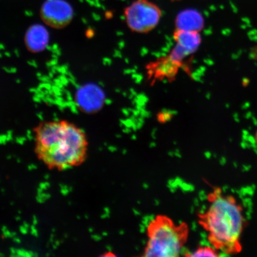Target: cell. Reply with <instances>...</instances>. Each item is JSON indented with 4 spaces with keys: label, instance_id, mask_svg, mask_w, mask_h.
Returning <instances> with one entry per match:
<instances>
[{
    "label": "cell",
    "instance_id": "2",
    "mask_svg": "<svg viewBox=\"0 0 257 257\" xmlns=\"http://www.w3.org/2000/svg\"><path fill=\"white\" fill-rule=\"evenodd\" d=\"M208 206L198 215L210 245L220 253L236 255L242 250L241 239L246 221L242 205L232 195L215 188L207 196Z\"/></svg>",
    "mask_w": 257,
    "mask_h": 257
},
{
    "label": "cell",
    "instance_id": "4",
    "mask_svg": "<svg viewBox=\"0 0 257 257\" xmlns=\"http://www.w3.org/2000/svg\"><path fill=\"white\" fill-rule=\"evenodd\" d=\"M127 27L135 33L147 34L155 29L162 18V10L150 0H136L124 9Z\"/></svg>",
    "mask_w": 257,
    "mask_h": 257
},
{
    "label": "cell",
    "instance_id": "5",
    "mask_svg": "<svg viewBox=\"0 0 257 257\" xmlns=\"http://www.w3.org/2000/svg\"><path fill=\"white\" fill-rule=\"evenodd\" d=\"M41 15L47 25L61 28L72 21L73 11L66 0H46L42 6Z\"/></svg>",
    "mask_w": 257,
    "mask_h": 257
},
{
    "label": "cell",
    "instance_id": "7",
    "mask_svg": "<svg viewBox=\"0 0 257 257\" xmlns=\"http://www.w3.org/2000/svg\"><path fill=\"white\" fill-rule=\"evenodd\" d=\"M183 64L176 62L168 54L148 64L146 67L148 78L152 83L165 79L172 81L176 78Z\"/></svg>",
    "mask_w": 257,
    "mask_h": 257
},
{
    "label": "cell",
    "instance_id": "8",
    "mask_svg": "<svg viewBox=\"0 0 257 257\" xmlns=\"http://www.w3.org/2000/svg\"><path fill=\"white\" fill-rule=\"evenodd\" d=\"M175 25L176 30L200 32L204 27V19L195 10H185L176 16Z\"/></svg>",
    "mask_w": 257,
    "mask_h": 257
},
{
    "label": "cell",
    "instance_id": "9",
    "mask_svg": "<svg viewBox=\"0 0 257 257\" xmlns=\"http://www.w3.org/2000/svg\"><path fill=\"white\" fill-rule=\"evenodd\" d=\"M47 38V31L41 25H35L29 30L26 39L29 48L39 51L46 44Z\"/></svg>",
    "mask_w": 257,
    "mask_h": 257
},
{
    "label": "cell",
    "instance_id": "10",
    "mask_svg": "<svg viewBox=\"0 0 257 257\" xmlns=\"http://www.w3.org/2000/svg\"><path fill=\"white\" fill-rule=\"evenodd\" d=\"M220 252L213 246H203L196 249L194 252L185 255L188 256H212L217 257L220 256Z\"/></svg>",
    "mask_w": 257,
    "mask_h": 257
},
{
    "label": "cell",
    "instance_id": "11",
    "mask_svg": "<svg viewBox=\"0 0 257 257\" xmlns=\"http://www.w3.org/2000/svg\"><path fill=\"white\" fill-rule=\"evenodd\" d=\"M254 139H255V144L256 145V146H257V130H256L255 134Z\"/></svg>",
    "mask_w": 257,
    "mask_h": 257
},
{
    "label": "cell",
    "instance_id": "3",
    "mask_svg": "<svg viewBox=\"0 0 257 257\" xmlns=\"http://www.w3.org/2000/svg\"><path fill=\"white\" fill-rule=\"evenodd\" d=\"M189 227L185 223L176 224L169 217L159 215L148 226V240L143 256H179L187 241Z\"/></svg>",
    "mask_w": 257,
    "mask_h": 257
},
{
    "label": "cell",
    "instance_id": "6",
    "mask_svg": "<svg viewBox=\"0 0 257 257\" xmlns=\"http://www.w3.org/2000/svg\"><path fill=\"white\" fill-rule=\"evenodd\" d=\"M173 36L176 46L169 54L177 62L184 63L185 58L195 53L201 43L200 32L176 30Z\"/></svg>",
    "mask_w": 257,
    "mask_h": 257
},
{
    "label": "cell",
    "instance_id": "1",
    "mask_svg": "<svg viewBox=\"0 0 257 257\" xmlns=\"http://www.w3.org/2000/svg\"><path fill=\"white\" fill-rule=\"evenodd\" d=\"M35 153L51 170L79 166L87 158L88 141L81 128L66 120L41 122L34 128Z\"/></svg>",
    "mask_w": 257,
    "mask_h": 257
}]
</instances>
